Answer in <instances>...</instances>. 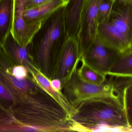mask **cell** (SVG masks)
Here are the masks:
<instances>
[{
	"label": "cell",
	"instance_id": "1",
	"mask_svg": "<svg viewBox=\"0 0 132 132\" xmlns=\"http://www.w3.org/2000/svg\"><path fill=\"white\" fill-rule=\"evenodd\" d=\"M38 86L29 93L14 94L9 107L1 106V132L71 131V117Z\"/></svg>",
	"mask_w": 132,
	"mask_h": 132
},
{
	"label": "cell",
	"instance_id": "2",
	"mask_svg": "<svg viewBox=\"0 0 132 132\" xmlns=\"http://www.w3.org/2000/svg\"><path fill=\"white\" fill-rule=\"evenodd\" d=\"M71 119L72 131H131L121 98L115 96H98L82 102Z\"/></svg>",
	"mask_w": 132,
	"mask_h": 132
},
{
	"label": "cell",
	"instance_id": "3",
	"mask_svg": "<svg viewBox=\"0 0 132 132\" xmlns=\"http://www.w3.org/2000/svg\"><path fill=\"white\" fill-rule=\"evenodd\" d=\"M65 6L44 22L30 44L35 66L51 80L55 78L62 48L68 37Z\"/></svg>",
	"mask_w": 132,
	"mask_h": 132
},
{
	"label": "cell",
	"instance_id": "4",
	"mask_svg": "<svg viewBox=\"0 0 132 132\" xmlns=\"http://www.w3.org/2000/svg\"><path fill=\"white\" fill-rule=\"evenodd\" d=\"M77 68L62 88V93L73 108L76 109L82 102L98 96H113L121 98L108 79L100 85L86 82L79 78Z\"/></svg>",
	"mask_w": 132,
	"mask_h": 132
},
{
	"label": "cell",
	"instance_id": "5",
	"mask_svg": "<svg viewBox=\"0 0 132 132\" xmlns=\"http://www.w3.org/2000/svg\"><path fill=\"white\" fill-rule=\"evenodd\" d=\"M103 0H81L78 27L75 38L81 58L95 43L99 24L98 10Z\"/></svg>",
	"mask_w": 132,
	"mask_h": 132
},
{
	"label": "cell",
	"instance_id": "6",
	"mask_svg": "<svg viewBox=\"0 0 132 132\" xmlns=\"http://www.w3.org/2000/svg\"><path fill=\"white\" fill-rule=\"evenodd\" d=\"M27 0H14L13 18L11 34L19 44L27 47L31 44L44 22L28 23L24 20L23 13Z\"/></svg>",
	"mask_w": 132,
	"mask_h": 132
},
{
	"label": "cell",
	"instance_id": "7",
	"mask_svg": "<svg viewBox=\"0 0 132 132\" xmlns=\"http://www.w3.org/2000/svg\"><path fill=\"white\" fill-rule=\"evenodd\" d=\"M80 60L76 39L74 37L68 36L62 48L55 77L61 80L62 86L77 68Z\"/></svg>",
	"mask_w": 132,
	"mask_h": 132
},
{
	"label": "cell",
	"instance_id": "8",
	"mask_svg": "<svg viewBox=\"0 0 132 132\" xmlns=\"http://www.w3.org/2000/svg\"><path fill=\"white\" fill-rule=\"evenodd\" d=\"M0 45L1 57L11 66L24 65L28 72L36 68L31 53L30 45L27 47L21 46L14 39L10 33Z\"/></svg>",
	"mask_w": 132,
	"mask_h": 132
},
{
	"label": "cell",
	"instance_id": "9",
	"mask_svg": "<svg viewBox=\"0 0 132 132\" xmlns=\"http://www.w3.org/2000/svg\"><path fill=\"white\" fill-rule=\"evenodd\" d=\"M120 55L96 41L81 59L99 72L107 76L111 66Z\"/></svg>",
	"mask_w": 132,
	"mask_h": 132
},
{
	"label": "cell",
	"instance_id": "10",
	"mask_svg": "<svg viewBox=\"0 0 132 132\" xmlns=\"http://www.w3.org/2000/svg\"><path fill=\"white\" fill-rule=\"evenodd\" d=\"M96 41L120 54L131 50L130 40L119 31L110 21L99 25Z\"/></svg>",
	"mask_w": 132,
	"mask_h": 132
},
{
	"label": "cell",
	"instance_id": "11",
	"mask_svg": "<svg viewBox=\"0 0 132 132\" xmlns=\"http://www.w3.org/2000/svg\"><path fill=\"white\" fill-rule=\"evenodd\" d=\"M69 1L68 0H48L37 7L24 9L23 16L28 23L44 22L55 12L65 6Z\"/></svg>",
	"mask_w": 132,
	"mask_h": 132
},
{
	"label": "cell",
	"instance_id": "12",
	"mask_svg": "<svg viewBox=\"0 0 132 132\" xmlns=\"http://www.w3.org/2000/svg\"><path fill=\"white\" fill-rule=\"evenodd\" d=\"M29 73L35 79L39 86L52 96L66 112L71 117L73 116L76 109L72 107L62 92H57L52 86L51 80L42 73L37 68L30 70Z\"/></svg>",
	"mask_w": 132,
	"mask_h": 132
},
{
	"label": "cell",
	"instance_id": "13",
	"mask_svg": "<svg viewBox=\"0 0 132 132\" xmlns=\"http://www.w3.org/2000/svg\"><path fill=\"white\" fill-rule=\"evenodd\" d=\"M109 21L120 32L130 40L132 28V4L113 10Z\"/></svg>",
	"mask_w": 132,
	"mask_h": 132
},
{
	"label": "cell",
	"instance_id": "14",
	"mask_svg": "<svg viewBox=\"0 0 132 132\" xmlns=\"http://www.w3.org/2000/svg\"><path fill=\"white\" fill-rule=\"evenodd\" d=\"M14 0H0V44L11 33L13 18Z\"/></svg>",
	"mask_w": 132,
	"mask_h": 132
},
{
	"label": "cell",
	"instance_id": "15",
	"mask_svg": "<svg viewBox=\"0 0 132 132\" xmlns=\"http://www.w3.org/2000/svg\"><path fill=\"white\" fill-rule=\"evenodd\" d=\"M107 75L132 76V50L119 56L111 66Z\"/></svg>",
	"mask_w": 132,
	"mask_h": 132
},
{
	"label": "cell",
	"instance_id": "16",
	"mask_svg": "<svg viewBox=\"0 0 132 132\" xmlns=\"http://www.w3.org/2000/svg\"><path fill=\"white\" fill-rule=\"evenodd\" d=\"M80 67H77V72L79 78L84 81L100 85L106 81L107 75L99 72L89 65L81 59Z\"/></svg>",
	"mask_w": 132,
	"mask_h": 132
},
{
	"label": "cell",
	"instance_id": "17",
	"mask_svg": "<svg viewBox=\"0 0 132 132\" xmlns=\"http://www.w3.org/2000/svg\"><path fill=\"white\" fill-rule=\"evenodd\" d=\"M120 97L130 129L132 131V85L125 88Z\"/></svg>",
	"mask_w": 132,
	"mask_h": 132
},
{
	"label": "cell",
	"instance_id": "18",
	"mask_svg": "<svg viewBox=\"0 0 132 132\" xmlns=\"http://www.w3.org/2000/svg\"><path fill=\"white\" fill-rule=\"evenodd\" d=\"M115 2L113 0H103L100 4L98 10L99 25L109 21Z\"/></svg>",
	"mask_w": 132,
	"mask_h": 132
},
{
	"label": "cell",
	"instance_id": "19",
	"mask_svg": "<svg viewBox=\"0 0 132 132\" xmlns=\"http://www.w3.org/2000/svg\"><path fill=\"white\" fill-rule=\"evenodd\" d=\"M108 79L114 89L120 96L121 92L126 87L132 85V76H110Z\"/></svg>",
	"mask_w": 132,
	"mask_h": 132
},
{
	"label": "cell",
	"instance_id": "20",
	"mask_svg": "<svg viewBox=\"0 0 132 132\" xmlns=\"http://www.w3.org/2000/svg\"><path fill=\"white\" fill-rule=\"evenodd\" d=\"M1 98L10 103L14 98V95L5 85L1 82Z\"/></svg>",
	"mask_w": 132,
	"mask_h": 132
},
{
	"label": "cell",
	"instance_id": "21",
	"mask_svg": "<svg viewBox=\"0 0 132 132\" xmlns=\"http://www.w3.org/2000/svg\"><path fill=\"white\" fill-rule=\"evenodd\" d=\"M48 0H27L25 9H30L38 6L48 1Z\"/></svg>",
	"mask_w": 132,
	"mask_h": 132
},
{
	"label": "cell",
	"instance_id": "22",
	"mask_svg": "<svg viewBox=\"0 0 132 132\" xmlns=\"http://www.w3.org/2000/svg\"><path fill=\"white\" fill-rule=\"evenodd\" d=\"M51 85L53 88L57 91V92H62V84L60 79L55 78L51 80Z\"/></svg>",
	"mask_w": 132,
	"mask_h": 132
},
{
	"label": "cell",
	"instance_id": "23",
	"mask_svg": "<svg viewBox=\"0 0 132 132\" xmlns=\"http://www.w3.org/2000/svg\"><path fill=\"white\" fill-rule=\"evenodd\" d=\"M125 4H132V0H120Z\"/></svg>",
	"mask_w": 132,
	"mask_h": 132
},
{
	"label": "cell",
	"instance_id": "24",
	"mask_svg": "<svg viewBox=\"0 0 132 132\" xmlns=\"http://www.w3.org/2000/svg\"><path fill=\"white\" fill-rule=\"evenodd\" d=\"M131 50H132V32H131Z\"/></svg>",
	"mask_w": 132,
	"mask_h": 132
},
{
	"label": "cell",
	"instance_id": "25",
	"mask_svg": "<svg viewBox=\"0 0 132 132\" xmlns=\"http://www.w3.org/2000/svg\"><path fill=\"white\" fill-rule=\"evenodd\" d=\"M113 1H115V2H116V0H113Z\"/></svg>",
	"mask_w": 132,
	"mask_h": 132
},
{
	"label": "cell",
	"instance_id": "26",
	"mask_svg": "<svg viewBox=\"0 0 132 132\" xmlns=\"http://www.w3.org/2000/svg\"><path fill=\"white\" fill-rule=\"evenodd\" d=\"M71 1V0H69V1Z\"/></svg>",
	"mask_w": 132,
	"mask_h": 132
},
{
	"label": "cell",
	"instance_id": "27",
	"mask_svg": "<svg viewBox=\"0 0 132 132\" xmlns=\"http://www.w3.org/2000/svg\"><path fill=\"white\" fill-rule=\"evenodd\" d=\"M68 1H69V0H68Z\"/></svg>",
	"mask_w": 132,
	"mask_h": 132
}]
</instances>
